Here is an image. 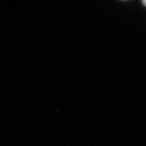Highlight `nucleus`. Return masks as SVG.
Masks as SVG:
<instances>
[{
    "mask_svg": "<svg viewBox=\"0 0 146 146\" xmlns=\"http://www.w3.org/2000/svg\"><path fill=\"white\" fill-rule=\"evenodd\" d=\"M142 3H143V4L144 6L146 7V0H145V1H143Z\"/></svg>",
    "mask_w": 146,
    "mask_h": 146,
    "instance_id": "1",
    "label": "nucleus"
}]
</instances>
